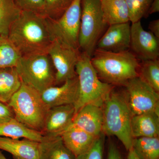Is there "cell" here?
<instances>
[{
    "mask_svg": "<svg viewBox=\"0 0 159 159\" xmlns=\"http://www.w3.org/2000/svg\"><path fill=\"white\" fill-rule=\"evenodd\" d=\"M7 36L22 56L48 54L53 40L47 18L29 11H21Z\"/></svg>",
    "mask_w": 159,
    "mask_h": 159,
    "instance_id": "obj_1",
    "label": "cell"
},
{
    "mask_svg": "<svg viewBox=\"0 0 159 159\" xmlns=\"http://www.w3.org/2000/svg\"><path fill=\"white\" fill-rule=\"evenodd\" d=\"M91 61L99 79L111 85L125 86L139 77L140 62L129 50L114 53L96 49Z\"/></svg>",
    "mask_w": 159,
    "mask_h": 159,
    "instance_id": "obj_2",
    "label": "cell"
},
{
    "mask_svg": "<svg viewBox=\"0 0 159 159\" xmlns=\"http://www.w3.org/2000/svg\"><path fill=\"white\" fill-rule=\"evenodd\" d=\"M113 89L102 106V133L116 137L128 151L132 148L134 139L131 131L132 116L125 94L116 93Z\"/></svg>",
    "mask_w": 159,
    "mask_h": 159,
    "instance_id": "obj_3",
    "label": "cell"
},
{
    "mask_svg": "<svg viewBox=\"0 0 159 159\" xmlns=\"http://www.w3.org/2000/svg\"><path fill=\"white\" fill-rule=\"evenodd\" d=\"M91 58L84 52H80L76 65L79 92L77 101L74 105L75 114L87 104L103 106L115 87V86L103 82L99 79L91 63Z\"/></svg>",
    "mask_w": 159,
    "mask_h": 159,
    "instance_id": "obj_4",
    "label": "cell"
},
{
    "mask_svg": "<svg viewBox=\"0 0 159 159\" xmlns=\"http://www.w3.org/2000/svg\"><path fill=\"white\" fill-rule=\"evenodd\" d=\"M15 119L28 128L42 133L50 108L39 92L22 83L20 87L8 103Z\"/></svg>",
    "mask_w": 159,
    "mask_h": 159,
    "instance_id": "obj_5",
    "label": "cell"
},
{
    "mask_svg": "<svg viewBox=\"0 0 159 159\" xmlns=\"http://www.w3.org/2000/svg\"><path fill=\"white\" fill-rule=\"evenodd\" d=\"M79 50L92 57L107 24L103 20L100 0H81Z\"/></svg>",
    "mask_w": 159,
    "mask_h": 159,
    "instance_id": "obj_6",
    "label": "cell"
},
{
    "mask_svg": "<svg viewBox=\"0 0 159 159\" xmlns=\"http://www.w3.org/2000/svg\"><path fill=\"white\" fill-rule=\"evenodd\" d=\"M16 68L22 83L41 93L55 86V71L48 54L21 56Z\"/></svg>",
    "mask_w": 159,
    "mask_h": 159,
    "instance_id": "obj_7",
    "label": "cell"
},
{
    "mask_svg": "<svg viewBox=\"0 0 159 159\" xmlns=\"http://www.w3.org/2000/svg\"><path fill=\"white\" fill-rule=\"evenodd\" d=\"M81 1L74 0L68 9L57 19L47 18L53 40L57 39L77 50H79L78 38L81 19Z\"/></svg>",
    "mask_w": 159,
    "mask_h": 159,
    "instance_id": "obj_8",
    "label": "cell"
},
{
    "mask_svg": "<svg viewBox=\"0 0 159 159\" xmlns=\"http://www.w3.org/2000/svg\"><path fill=\"white\" fill-rule=\"evenodd\" d=\"M124 86L132 116L154 112L159 114V93L140 77L129 80Z\"/></svg>",
    "mask_w": 159,
    "mask_h": 159,
    "instance_id": "obj_9",
    "label": "cell"
},
{
    "mask_svg": "<svg viewBox=\"0 0 159 159\" xmlns=\"http://www.w3.org/2000/svg\"><path fill=\"white\" fill-rule=\"evenodd\" d=\"M55 71V86L77 76L76 67L80 52L54 39L48 51Z\"/></svg>",
    "mask_w": 159,
    "mask_h": 159,
    "instance_id": "obj_10",
    "label": "cell"
},
{
    "mask_svg": "<svg viewBox=\"0 0 159 159\" xmlns=\"http://www.w3.org/2000/svg\"><path fill=\"white\" fill-rule=\"evenodd\" d=\"M130 49L142 61L158 59L159 39L144 30L141 20L132 23Z\"/></svg>",
    "mask_w": 159,
    "mask_h": 159,
    "instance_id": "obj_11",
    "label": "cell"
},
{
    "mask_svg": "<svg viewBox=\"0 0 159 159\" xmlns=\"http://www.w3.org/2000/svg\"><path fill=\"white\" fill-rule=\"evenodd\" d=\"M130 36V22L110 25L99 39L96 49L114 53L129 51Z\"/></svg>",
    "mask_w": 159,
    "mask_h": 159,
    "instance_id": "obj_12",
    "label": "cell"
},
{
    "mask_svg": "<svg viewBox=\"0 0 159 159\" xmlns=\"http://www.w3.org/2000/svg\"><path fill=\"white\" fill-rule=\"evenodd\" d=\"M79 92L77 76L69 79L59 86H53L43 91L41 97L49 108L73 104L77 101Z\"/></svg>",
    "mask_w": 159,
    "mask_h": 159,
    "instance_id": "obj_13",
    "label": "cell"
},
{
    "mask_svg": "<svg viewBox=\"0 0 159 159\" xmlns=\"http://www.w3.org/2000/svg\"><path fill=\"white\" fill-rule=\"evenodd\" d=\"M75 115L73 104L50 108L47 114L43 134L45 136H61L73 124Z\"/></svg>",
    "mask_w": 159,
    "mask_h": 159,
    "instance_id": "obj_14",
    "label": "cell"
},
{
    "mask_svg": "<svg viewBox=\"0 0 159 159\" xmlns=\"http://www.w3.org/2000/svg\"><path fill=\"white\" fill-rule=\"evenodd\" d=\"M102 107L88 104L81 107L75 114L73 124L90 134L98 138L102 134Z\"/></svg>",
    "mask_w": 159,
    "mask_h": 159,
    "instance_id": "obj_15",
    "label": "cell"
},
{
    "mask_svg": "<svg viewBox=\"0 0 159 159\" xmlns=\"http://www.w3.org/2000/svg\"><path fill=\"white\" fill-rule=\"evenodd\" d=\"M40 142L30 139L0 137V150L12 155L14 159H39Z\"/></svg>",
    "mask_w": 159,
    "mask_h": 159,
    "instance_id": "obj_16",
    "label": "cell"
},
{
    "mask_svg": "<svg viewBox=\"0 0 159 159\" xmlns=\"http://www.w3.org/2000/svg\"><path fill=\"white\" fill-rule=\"evenodd\" d=\"M61 137L66 147L76 157L89 150L99 137L90 134L73 124L63 133Z\"/></svg>",
    "mask_w": 159,
    "mask_h": 159,
    "instance_id": "obj_17",
    "label": "cell"
},
{
    "mask_svg": "<svg viewBox=\"0 0 159 159\" xmlns=\"http://www.w3.org/2000/svg\"><path fill=\"white\" fill-rule=\"evenodd\" d=\"M131 131L133 139L159 137V114L150 112L133 116Z\"/></svg>",
    "mask_w": 159,
    "mask_h": 159,
    "instance_id": "obj_18",
    "label": "cell"
},
{
    "mask_svg": "<svg viewBox=\"0 0 159 159\" xmlns=\"http://www.w3.org/2000/svg\"><path fill=\"white\" fill-rule=\"evenodd\" d=\"M39 159H76L61 136H45L40 142Z\"/></svg>",
    "mask_w": 159,
    "mask_h": 159,
    "instance_id": "obj_19",
    "label": "cell"
},
{
    "mask_svg": "<svg viewBox=\"0 0 159 159\" xmlns=\"http://www.w3.org/2000/svg\"><path fill=\"white\" fill-rule=\"evenodd\" d=\"M103 20L107 25L130 22L125 0H100Z\"/></svg>",
    "mask_w": 159,
    "mask_h": 159,
    "instance_id": "obj_20",
    "label": "cell"
},
{
    "mask_svg": "<svg viewBox=\"0 0 159 159\" xmlns=\"http://www.w3.org/2000/svg\"><path fill=\"white\" fill-rule=\"evenodd\" d=\"M0 137L13 139H27L38 142L42 141V133L28 128L14 118L0 124Z\"/></svg>",
    "mask_w": 159,
    "mask_h": 159,
    "instance_id": "obj_21",
    "label": "cell"
},
{
    "mask_svg": "<svg viewBox=\"0 0 159 159\" xmlns=\"http://www.w3.org/2000/svg\"><path fill=\"white\" fill-rule=\"evenodd\" d=\"M21 84L16 68L0 69V102L8 104Z\"/></svg>",
    "mask_w": 159,
    "mask_h": 159,
    "instance_id": "obj_22",
    "label": "cell"
},
{
    "mask_svg": "<svg viewBox=\"0 0 159 159\" xmlns=\"http://www.w3.org/2000/svg\"><path fill=\"white\" fill-rule=\"evenodd\" d=\"M132 148L139 159H159V138L134 139Z\"/></svg>",
    "mask_w": 159,
    "mask_h": 159,
    "instance_id": "obj_23",
    "label": "cell"
},
{
    "mask_svg": "<svg viewBox=\"0 0 159 159\" xmlns=\"http://www.w3.org/2000/svg\"><path fill=\"white\" fill-rule=\"evenodd\" d=\"M21 11L14 0H0V35L8 36L11 25Z\"/></svg>",
    "mask_w": 159,
    "mask_h": 159,
    "instance_id": "obj_24",
    "label": "cell"
},
{
    "mask_svg": "<svg viewBox=\"0 0 159 159\" xmlns=\"http://www.w3.org/2000/svg\"><path fill=\"white\" fill-rule=\"evenodd\" d=\"M21 56L8 36L0 35V69L16 67Z\"/></svg>",
    "mask_w": 159,
    "mask_h": 159,
    "instance_id": "obj_25",
    "label": "cell"
},
{
    "mask_svg": "<svg viewBox=\"0 0 159 159\" xmlns=\"http://www.w3.org/2000/svg\"><path fill=\"white\" fill-rule=\"evenodd\" d=\"M139 76L154 90L159 93V59L142 61V62L140 63Z\"/></svg>",
    "mask_w": 159,
    "mask_h": 159,
    "instance_id": "obj_26",
    "label": "cell"
},
{
    "mask_svg": "<svg viewBox=\"0 0 159 159\" xmlns=\"http://www.w3.org/2000/svg\"><path fill=\"white\" fill-rule=\"evenodd\" d=\"M152 0H125L129 12L130 22L141 20L146 16L152 3Z\"/></svg>",
    "mask_w": 159,
    "mask_h": 159,
    "instance_id": "obj_27",
    "label": "cell"
},
{
    "mask_svg": "<svg viewBox=\"0 0 159 159\" xmlns=\"http://www.w3.org/2000/svg\"><path fill=\"white\" fill-rule=\"evenodd\" d=\"M74 0H45V16L49 19L57 20L70 6Z\"/></svg>",
    "mask_w": 159,
    "mask_h": 159,
    "instance_id": "obj_28",
    "label": "cell"
},
{
    "mask_svg": "<svg viewBox=\"0 0 159 159\" xmlns=\"http://www.w3.org/2000/svg\"><path fill=\"white\" fill-rule=\"evenodd\" d=\"M104 147L105 135L102 133L89 150L76 157V159H104Z\"/></svg>",
    "mask_w": 159,
    "mask_h": 159,
    "instance_id": "obj_29",
    "label": "cell"
},
{
    "mask_svg": "<svg viewBox=\"0 0 159 159\" xmlns=\"http://www.w3.org/2000/svg\"><path fill=\"white\" fill-rule=\"evenodd\" d=\"M21 11H31L45 16V0H14Z\"/></svg>",
    "mask_w": 159,
    "mask_h": 159,
    "instance_id": "obj_30",
    "label": "cell"
},
{
    "mask_svg": "<svg viewBox=\"0 0 159 159\" xmlns=\"http://www.w3.org/2000/svg\"><path fill=\"white\" fill-rule=\"evenodd\" d=\"M106 159H126V157L125 158L123 156L122 151L116 143L112 140H110L107 145Z\"/></svg>",
    "mask_w": 159,
    "mask_h": 159,
    "instance_id": "obj_31",
    "label": "cell"
},
{
    "mask_svg": "<svg viewBox=\"0 0 159 159\" xmlns=\"http://www.w3.org/2000/svg\"><path fill=\"white\" fill-rule=\"evenodd\" d=\"M14 118L13 111L8 104L0 102V124Z\"/></svg>",
    "mask_w": 159,
    "mask_h": 159,
    "instance_id": "obj_32",
    "label": "cell"
},
{
    "mask_svg": "<svg viewBox=\"0 0 159 159\" xmlns=\"http://www.w3.org/2000/svg\"><path fill=\"white\" fill-rule=\"evenodd\" d=\"M148 29L154 35L159 39V20L151 21L148 25Z\"/></svg>",
    "mask_w": 159,
    "mask_h": 159,
    "instance_id": "obj_33",
    "label": "cell"
},
{
    "mask_svg": "<svg viewBox=\"0 0 159 159\" xmlns=\"http://www.w3.org/2000/svg\"><path fill=\"white\" fill-rule=\"evenodd\" d=\"M159 0H152V3L148 12V15L153 14L159 12Z\"/></svg>",
    "mask_w": 159,
    "mask_h": 159,
    "instance_id": "obj_34",
    "label": "cell"
},
{
    "mask_svg": "<svg viewBox=\"0 0 159 159\" xmlns=\"http://www.w3.org/2000/svg\"><path fill=\"white\" fill-rule=\"evenodd\" d=\"M127 152L126 159H139L132 148L128 151Z\"/></svg>",
    "mask_w": 159,
    "mask_h": 159,
    "instance_id": "obj_35",
    "label": "cell"
},
{
    "mask_svg": "<svg viewBox=\"0 0 159 159\" xmlns=\"http://www.w3.org/2000/svg\"><path fill=\"white\" fill-rule=\"evenodd\" d=\"M0 159H8L3 154L1 150H0Z\"/></svg>",
    "mask_w": 159,
    "mask_h": 159,
    "instance_id": "obj_36",
    "label": "cell"
}]
</instances>
